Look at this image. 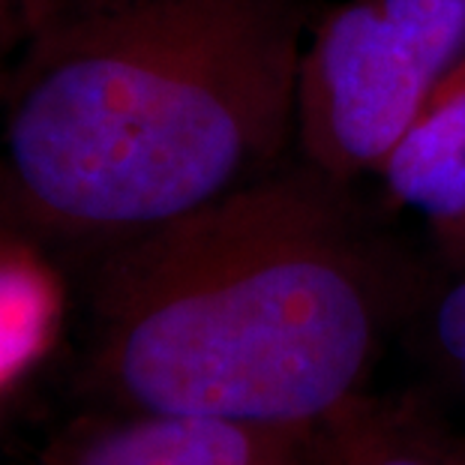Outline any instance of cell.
I'll return each instance as SVG.
<instances>
[{
  "mask_svg": "<svg viewBox=\"0 0 465 465\" xmlns=\"http://www.w3.org/2000/svg\"><path fill=\"white\" fill-rule=\"evenodd\" d=\"M315 465H465V444L418 402L363 393L310 432Z\"/></svg>",
  "mask_w": 465,
  "mask_h": 465,
  "instance_id": "cell-6",
  "label": "cell"
},
{
  "mask_svg": "<svg viewBox=\"0 0 465 465\" xmlns=\"http://www.w3.org/2000/svg\"><path fill=\"white\" fill-rule=\"evenodd\" d=\"M432 333L435 342L448 361L453 379L460 381L465 393V273L453 276V282L435 303L432 312Z\"/></svg>",
  "mask_w": 465,
  "mask_h": 465,
  "instance_id": "cell-8",
  "label": "cell"
},
{
  "mask_svg": "<svg viewBox=\"0 0 465 465\" xmlns=\"http://www.w3.org/2000/svg\"><path fill=\"white\" fill-rule=\"evenodd\" d=\"M379 177L391 199L427 223L453 271H465V54Z\"/></svg>",
  "mask_w": 465,
  "mask_h": 465,
  "instance_id": "cell-4",
  "label": "cell"
},
{
  "mask_svg": "<svg viewBox=\"0 0 465 465\" xmlns=\"http://www.w3.org/2000/svg\"><path fill=\"white\" fill-rule=\"evenodd\" d=\"M0 225H6V223H4V220H0ZM9 229H13V225H9Z\"/></svg>",
  "mask_w": 465,
  "mask_h": 465,
  "instance_id": "cell-12",
  "label": "cell"
},
{
  "mask_svg": "<svg viewBox=\"0 0 465 465\" xmlns=\"http://www.w3.org/2000/svg\"><path fill=\"white\" fill-rule=\"evenodd\" d=\"M9 54L6 48H0V91H4V78H6V66H9Z\"/></svg>",
  "mask_w": 465,
  "mask_h": 465,
  "instance_id": "cell-10",
  "label": "cell"
},
{
  "mask_svg": "<svg viewBox=\"0 0 465 465\" xmlns=\"http://www.w3.org/2000/svg\"><path fill=\"white\" fill-rule=\"evenodd\" d=\"M465 54V0H342L303 36L294 151L333 183L379 177Z\"/></svg>",
  "mask_w": 465,
  "mask_h": 465,
  "instance_id": "cell-3",
  "label": "cell"
},
{
  "mask_svg": "<svg viewBox=\"0 0 465 465\" xmlns=\"http://www.w3.org/2000/svg\"><path fill=\"white\" fill-rule=\"evenodd\" d=\"M301 465H315V460H312V448H310V457H306V460H303Z\"/></svg>",
  "mask_w": 465,
  "mask_h": 465,
  "instance_id": "cell-11",
  "label": "cell"
},
{
  "mask_svg": "<svg viewBox=\"0 0 465 465\" xmlns=\"http://www.w3.org/2000/svg\"><path fill=\"white\" fill-rule=\"evenodd\" d=\"M39 9V0H0V48L15 54Z\"/></svg>",
  "mask_w": 465,
  "mask_h": 465,
  "instance_id": "cell-9",
  "label": "cell"
},
{
  "mask_svg": "<svg viewBox=\"0 0 465 465\" xmlns=\"http://www.w3.org/2000/svg\"><path fill=\"white\" fill-rule=\"evenodd\" d=\"M294 0H39L0 91V220L103 252L294 144Z\"/></svg>",
  "mask_w": 465,
  "mask_h": 465,
  "instance_id": "cell-1",
  "label": "cell"
},
{
  "mask_svg": "<svg viewBox=\"0 0 465 465\" xmlns=\"http://www.w3.org/2000/svg\"><path fill=\"white\" fill-rule=\"evenodd\" d=\"M57 315L61 285L36 241L0 225V384L43 354Z\"/></svg>",
  "mask_w": 465,
  "mask_h": 465,
  "instance_id": "cell-7",
  "label": "cell"
},
{
  "mask_svg": "<svg viewBox=\"0 0 465 465\" xmlns=\"http://www.w3.org/2000/svg\"><path fill=\"white\" fill-rule=\"evenodd\" d=\"M345 190L273 168L96 252L105 388L138 411L289 432L363 397L393 294Z\"/></svg>",
  "mask_w": 465,
  "mask_h": 465,
  "instance_id": "cell-2",
  "label": "cell"
},
{
  "mask_svg": "<svg viewBox=\"0 0 465 465\" xmlns=\"http://www.w3.org/2000/svg\"><path fill=\"white\" fill-rule=\"evenodd\" d=\"M310 432L142 411L87 439L75 465H301L310 457Z\"/></svg>",
  "mask_w": 465,
  "mask_h": 465,
  "instance_id": "cell-5",
  "label": "cell"
}]
</instances>
